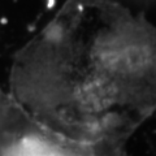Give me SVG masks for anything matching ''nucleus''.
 <instances>
[{
  "instance_id": "f257e3e1",
  "label": "nucleus",
  "mask_w": 156,
  "mask_h": 156,
  "mask_svg": "<svg viewBox=\"0 0 156 156\" xmlns=\"http://www.w3.org/2000/svg\"><path fill=\"white\" fill-rule=\"evenodd\" d=\"M4 107H5V99L0 94V129L3 125V117H4Z\"/></svg>"
}]
</instances>
